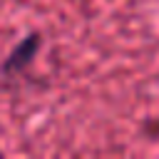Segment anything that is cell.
Masks as SVG:
<instances>
[{
	"label": "cell",
	"mask_w": 159,
	"mask_h": 159,
	"mask_svg": "<svg viewBox=\"0 0 159 159\" xmlns=\"http://www.w3.org/2000/svg\"><path fill=\"white\" fill-rule=\"evenodd\" d=\"M40 45H42V40H40V35H35V32L27 35L25 40H20V42L10 50V55L5 57V62H2V67H0L2 77H15V75L25 72V70L32 65Z\"/></svg>",
	"instance_id": "1"
}]
</instances>
